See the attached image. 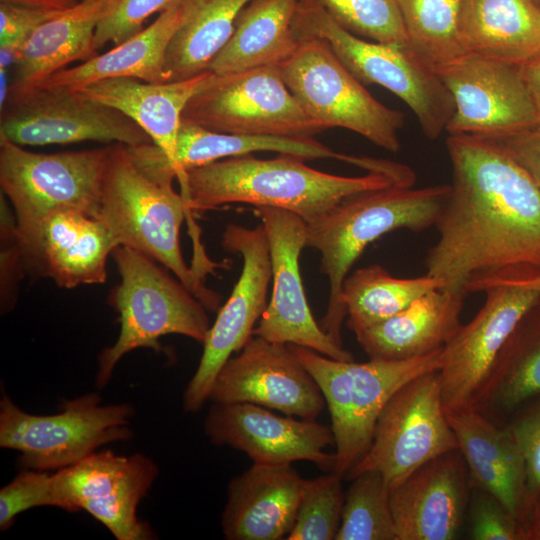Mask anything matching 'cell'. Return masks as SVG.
<instances>
[{
  "instance_id": "obj_1",
  "label": "cell",
  "mask_w": 540,
  "mask_h": 540,
  "mask_svg": "<svg viewBox=\"0 0 540 540\" xmlns=\"http://www.w3.org/2000/svg\"><path fill=\"white\" fill-rule=\"evenodd\" d=\"M450 193L435 222L426 274L466 296L476 279L540 271V191L498 143L449 134Z\"/></svg>"
},
{
  "instance_id": "obj_2",
  "label": "cell",
  "mask_w": 540,
  "mask_h": 540,
  "mask_svg": "<svg viewBox=\"0 0 540 540\" xmlns=\"http://www.w3.org/2000/svg\"><path fill=\"white\" fill-rule=\"evenodd\" d=\"M178 182L191 212L244 203L287 210L306 223L348 196L402 185L381 173L357 177L326 173L287 154L271 159L252 154L222 159L186 170Z\"/></svg>"
},
{
  "instance_id": "obj_3",
  "label": "cell",
  "mask_w": 540,
  "mask_h": 540,
  "mask_svg": "<svg viewBox=\"0 0 540 540\" xmlns=\"http://www.w3.org/2000/svg\"><path fill=\"white\" fill-rule=\"evenodd\" d=\"M450 184L414 189L391 185L344 198L307 223L306 247L321 254V269L330 295L321 328L343 346L341 327L346 317L342 285L364 249L384 234L408 229L420 232L435 225L450 193Z\"/></svg>"
},
{
  "instance_id": "obj_4",
  "label": "cell",
  "mask_w": 540,
  "mask_h": 540,
  "mask_svg": "<svg viewBox=\"0 0 540 540\" xmlns=\"http://www.w3.org/2000/svg\"><path fill=\"white\" fill-rule=\"evenodd\" d=\"M192 212L172 185L146 176L124 144L109 145L99 215L117 246L137 250L173 273L209 311H219L221 296L189 267L180 247L179 233Z\"/></svg>"
},
{
  "instance_id": "obj_5",
  "label": "cell",
  "mask_w": 540,
  "mask_h": 540,
  "mask_svg": "<svg viewBox=\"0 0 540 540\" xmlns=\"http://www.w3.org/2000/svg\"><path fill=\"white\" fill-rule=\"evenodd\" d=\"M121 280L110 303L119 313L116 342L98 356L96 385L104 387L120 359L138 348L161 351L159 339L184 335L203 343L210 329L205 306L163 265L127 246L111 253Z\"/></svg>"
},
{
  "instance_id": "obj_6",
  "label": "cell",
  "mask_w": 540,
  "mask_h": 540,
  "mask_svg": "<svg viewBox=\"0 0 540 540\" xmlns=\"http://www.w3.org/2000/svg\"><path fill=\"white\" fill-rule=\"evenodd\" d=\"M288 345L325 399L335 440L332 472L342 478L370 448L378 417L395 392L422 374L439 371L443 364V349L415 359L356 363Z\"/></svg>"
},
{
  "instance_id": "obj_7",
  "label": "cell",
  "mask_w": 540,
  "mask_h": 540,
  "mask_svg": "<svg viewBox=\"0 0 540 540\" xmlns=\"http://www.w3.org/2000/svg\"><path fill=\"white\" fill-rule=\"evenodd\" d=\"M296 38L325 40L344 66L365 85H380L405 102L423 134L438 138L455 109L450 91L436 71L410 48L368 41L340 26L318 0H298Z\"/></svg>"
},
{
  "instance_id": "obj_8",
  "label": "cell",
  "mask_w": 540,
  "mask_h": 540,
  "mask_svg": "<svg viewBox=\"0 0 540 540\" xmlns=\"http://www.w3.org/2000/svg\"><path fill=\"white\" fill-rule=\"evenodd\" d=\"M108 150L36 153L0 135L1 193L12 206L23 255L51 214L79 209L99 215Z\"/></svg>"
},
{
  "instance_id": "obj_9",
  "label": "cell",
  "mask_w": 540,
  "mask_h": 540,
  "mask_svg": "<svg viewBox=\"0 0 540 540\" xmlns=\"http://www.w3.org/2000/svg\"><path fill=\"white\" fill-rule=\"evenodd\" d=\"M134 408L127 403L102 405L96 393L64 401L61 411L35 415L2 393L0 446L20 453L23 469L60 470L78 463L108 443L132 437Z\"/></svg>"
},
{
  "instance_id": "obj_10",
  "label": "cell",
  "mask_w": 540,
  "mask_h": 540,
  "mask_svg": "<svg viewBox=\"0 0 540 540\" xmlns=\"http://www.w3.org/2000/svg\"><path fill=\"white\" fill-rule=\"evenodd\" d=\"M277 67L305 112L324 130L348 129L387 151L400 150L404 114L375 99L325 40L298 38L294 53Z\"/></svg>"
},
{
  "instance_id": "obj_11",
  "label": "cell",
  "mask_w": 540,
  "mask_h": 540,
  "mask_svg": "<svg viewBox=\"0 0 540 540\" xmlns=\"http://www.w3.org/2000/svg\"><path fill=\"white\" fill-rule=\"evenodd\" d=\"M182 118L231 134L309 138L324 131L305 112L277 66L213 73Z\"/></svg>"
},
{
  "instance_id": "obj_12",
  "label": "cell",
  "mask_w": 540,
  "mask_h": 540,
  "mask_svg": "<svg viewBox=\"0 0 540 540\" xmlns=\"http://www.w3.org/2000/svg\"><path fill=\"white\" fill-rule=\"evenodd\" d=\"M0 135L20 146L97 141L136 147L153 143L119 110L65 86L8 91L1 106Z\"/></svg>"
},
{
  "instance_id": "obj_13",
  "label": "cell",
  "mask_w": 540,
  "mask_h": 540,
  "mask_svg": "<svg viewBox=\"0 0 540 540\" xmlns=\"http://www.w3.org/2000/svg\"><path fill=\"white\" fill-rule=\"evenodd\" d=\"M457 449L438 371L428 372L389 399L378 417L370 448L345 478L378 471L391 490L426 462Z\"/></svg>"
},
{
  "instance_id": "obj_14",
  "label": "cell",
  "mask_w": 540,
  "mask_h": 540,
  "mask_svg": "<svg viewBox=\"0 0 540 540\" xmlns=\"http://www.w3.org/2000/svg\"><path fill=\"white\" fill-rule=\"evenodd\" d=\"M222 247L241 255L242 270L203 342L200 362L183 395V408L187 412L199 411L209 400L219 371L253 337L255 324L268 305L272 266L263 225L249 228L229 224L222 235Z\"/></svg>"
},
{
  "instance_id": "obj_15",
  "label": "cell",
  "mask_w": 540,
  "mask_h": 540,
  "mask_svg": "<svg viewBox=\"0 0 540 540\" xmlns=\"http://www.w3.org/2000/svg\"><path fill=\"white\" fill-rule=\"evenodd\" d=\"M435 71L454 100L449 134L497 138L537 126L520 65L467 52Z\"/></svg>"
},
{
  "instance_id": "obj_16",
  "label": "cell",
  "mask_w": 540,
  "mask_h": 540,
  "mask_svg": "<svg viewBox=\"0 0 540 540\" xmlns=\"http://www.w3.org/2000/svg\"><path fill=\"white\" fill-rule=\"evenodd\" d=\"M254 212L266 231L273 287L253 336L302 346L336 360H354L351 352L321 328L309 307L299 267L301 252L306 247V221L279 208L255 207Z\"/></svg>"
},
{
  "instance_id": "obj_17",
  "label": "cell",
  "mask_w": 540,
  "mask_h": 540,
  "mask_svg": "<svg viewBox=\"0 0 540 540\" xmlns=\"http://www.w3.org/2000/svg\"><path fill=\"white\" fill-rule=\"evenodd\" d=\"M158 475L155 462L140 453L94 452L54 474L60 508L84 510L118 540H147L154 533L137 517V507Z\"/></svg>"
},
{
  "instance_id": "obj_18",
  "label": "cell",
  "mask_w": 540,
  "mask_h": 540,
  "mask_svg": "<svg viewBox=\"0 0 540 540\" xmlns=\"http://www.w3.org/2000/svg\"><path fill=\"white\" fill-rule=\"evenodd\" d=\"M209 400L252 403L312 420L326 404L317 382L289 345L259 336L223 365Z\"/></svg>"
},
{
  "instance_id": "obj_19",
  "label": "cell",
  "mask_w": 540,
  "mask_h": 540,
  "mask_svg": "<svg viewBox=\"0 0 540 540\" xmlns=\"http://www.w3.org/2000/svg\"><path fill=\"white\" fill-rule=\"evenodd\" d=\"M204 432L217 446H230L256 464L282 465L306 460L332 472L335 456L324 449L335 444L331 427L316 419L280 416L252 403H213Z\"/></svg>"
},
{
  "instance_id": "obj_20",
  "label": "cell",
  "mask_w": 540,
  "mask_h": 540,
  "mask_svg": "<svg viewBox=\"0 0 540 540\" xmlns=\"http://www.w3.org/2000/svg\"><path fill=\"white\" fill-rule=\"evenodd\" d=\"M483 306L442 351L438 371L445 410L472 406L501 347L540 292L514 285L487 288Z\"/></svg>"
},
{
  "instance_id": "obj_21",
  "label": "cell",
  "mask_w": 540,
  "mask_h": 540,
  "mask_svg": "<svg viewBox=\"0 0 540 540\" xmlns=\"http://www.w3.org/2000/svg\"><path fill=\"white\" fill-rule=\"evenodd\" d=\"M472 491L459 449L426 462L390 490L397 540H453L458 537Z\"/></svg>"
},
{
  "instance_id": "obj_22",
  "label": "cell",
  "mask_w": 540,
  "mask_h": 540,
  "mask_svg": "<svg viewBox=\"0 0 540 540\" xmlns=\"http://www.w3.org/2000/svg\"><path fill=\"white\" fill-rule=\"evenodd\" d=\"M117 247L98 214L64 209L48 216L24 251L26 273L52 279L59 287L102 284L108 256Z\"/></svg>"
},
{
  "instance_id": "obj_23",
  "label": "cell",
  "mask_w": 540,
  "mask_h": 540,
  "mask_svg": "<svg viewBox=\"0 0 540 540\" xmlns=\"http://www.w3.org/2000/svg\"><path fill=\"white\" fill-rule=\"evenodd\" d=\"M306 479L291 464H256L234 477L221 517L228 540H278L293 528Z\"/></svg>"
},
{
  "instance_id": "obj_24",
  "label": "cell",
  "mask_w": 540,
  "mask_h": 540,
  "mask_svg": "<svg viewBox=\"0 0 540 540\" xmlns=\"http://www.w3.org/2000/svg\"><path fill=\"white\" fill-rule=\"evenodd\" d=\"M446 414L472 484L498 499L524 528L527 519L525 465L511 432L471 406L447 410Z\"/></svg>"
},
{
  "instance_id": "obj_25",
  "label": "cell",
  "mask_w": 540,
  "mask_h": 540,
  "mask_svg": "<svg viewBox=\"0 0 540 540\" xmlns=\"http://www.w3.org/2000/svg\"><path fill=\"white\" fill-rule=\"evenodd\" d=\"M464 299L442 289L433 290L399 313L354 334L369 359L420 358L443 349L457 333Z\"/></svg>"
},
{
  "instance_id": "obj_26",
  "label": "cell",
  "mask_w": 540,
  "mask_h": 540,
  "mask_svg": "<svg viewBox=\"0 0 540 540\" xmlns=\"http://www.w3.org/2000/svg\"><path fill=\"white\" fill-rule=\"evenodd\" d=\"M212 75L208 70L188 79L165 83L119 77L76 89L133 120L149 135L169 165L174 158L183 111Z\"/></svg>"
},
{
  "instance_id": "obj_27",
  "label": "cell",
  "mask_w": 540,
  "mask_h": 540,
  "mask_svg": "<svg viewBox=\"0 0 540 540\" xmlns=\"http://www.w3.org/2000/svg\"><path fill=\"white\" fill-rule=\"evenodd\" d=\"M106 10L102 0H81L38 27L13 61L15 78L8 91L37 86L72 62L96 56L95 32Z\"/></svg>"
},
{
  "instance_id": "obj_28",
  "label": "cell",
  "mask_w": 540,
  "mask_h": 540,
  "mask_svg": "<svg viewBox=\"0 0 540 540\" xmlns=\"http://www.w3.org/2000/svg\"><path fill=\"white\" fill-rule=\"evenodd\" d=\"M459 35L466 52L522 65L540 55L535 0H462Z\"/></svg>"
},
{
  "instance_id": "obj_29",
  "label": "cell",
  "mask_w": 540,
  "mask_h": 540,
  "mask_svg": "<svg viewBox=\"0 0 540 540\" xmlns=\"http://www.w3.org/2000/svg\"><path fill=\"white\" fill-rule=\"evenodd\" d=\"M540 395V299L509 335L472 403L500 425L519 407Z\"/></svg>"
},
{
  "instance_id": "obj_30",
  "label": "cell",
  "mask_w": 540,
  "mask_h": 540,
  "mask_svg": "<svg viewBox=\"0 0 540 540\" xmlns=\"http://www.w3.org/2000/svg\"><path fill=\"white\" fill-rule=\"evenodd\" d=\"M181 20L178 0L148 27L103 54L65 68L37 86L81 88L102 80L129 77L150 83L168 82L165 70L170 41Z\"/></svg>"
},
{
  "instance_id": "obj_31",
  "label": "cell",
  "mask_w": 540,
  "mask_h": 540,
  "mask_svg": "<svg viewBox=\"0 0 540 540\" xmlns=\"http://www.w3.org/2000/svg\"><path fill=\"white\" fill-rule=\"evenodd\" d=\"M297 4L298 0H251L208 70L226 74L284 62L298 45L293 30Z\"/></svg>"
},
{
  "instance_id": "obj_32",
  "label": "cell",
  "mask_w": 540,
  "mask_h": 540,
  "mask_svg": "<svg viewBox=\"0 0 540 540\" xmlns=\"http://www.w3.org/2000/svg\"><path fill=\"white\" fill-rule=\"evenodd\" d=\"M259 151L292 155L303 160L337 159L357 167H361L363 161V157L338 153L314 137L222 133L182 118L174 158L168 168L178 180L188 169Z\"/></svg>"
},
{
  "instance_id": "obj_33",
  "label": "cell",
  "mask_w": 540,
  "mask_h": 540,
  "mask_svg": "<svg viewBox=\"0 0 540 540\" xmlns=\"http://www.w3.org/2000/svg\"><path fill=\"white\" fill-rule=\"evenodd\" d=\"M251 0H178L180 24L166 54L168 82L208 71L231 37L240 11Z\"/></svg>"
},
{
  "instance_id": "obj_34",
  "label": "cell",
  "mask_w": 540,
  "mask_h": 540,
  "mask_svg": "<svg viewBox=\"0 0 540 540\" xmlns=\"http://www.w3.org/2000/svg\"><path fill=\"white\" fill-rule=\"evenodd\" d=\"M443 288V282L425 274L393 277L378 264L355 270L342 285L341 302L347 327L355 332L375 325L407 308L424 294Z\"/></svg>"
},
{
  "instance_id": "obj_35",
  "label": "cell",
  "mask_w": 540,
  "mask_h": 540,
  "mask_svg": "<svg viewBox=\"0 0 540 540\" xmlns=\"http://www.w3.org/2000/svg\"><path fill=\"white\" fill-rule=\"evenodd\" d=\"M410 49L435 68L467 53L459 35L462 0H396Z\"/></svg>"
},
{
  "instance_id": "obj_36",
  "label": "cell",
  "mask_w": 540,
  "mask_h": 540,
  "mask_svg": "<svg viewBox=\"0 0 540 540\" xmlns=\"http://www.w3.org/2000/svg\"><path fill=\"white\" fill-rule=\"evenodd\" d=\"M335 540H397L390 487L378 471L350 479Z\"/></svg>"
},
{
  "instance_id": "obj_37",
  "label": "cell",
  "mask_w": 540,
  "mask_h": 540,
  "mask_svg": "<svg viewBox=\"0 0 540 540\" xmlns=\"http://www.w3.org/2000/svg\"><path fill=\"white\" fill-rule=\"evenodd\" d=\"M342 480L334 472L306 479L296 519L287 540L335 539L345 500Z\"/></svg>"
},
{
  "instance_id": "obj_38",
  "label": "cell",
  "mask_w": 540,
  "mask_h": 540,
  "mask_svg": "<svg viewBox=\"0 0 540 540\" xmlns=\"http://www.w3.org/2000/svg\"><path fill=\"white\" fill-rule=\"evenodd\" d=\"M344 29L370 41L409 47L396 0H318Z\"/></svg>"
},
{
  "instance_id": "obj_39",
  "label": "cell",
  "mask_w": 540,
  "mask_h": 540,
  "mask_svg": "<svg viewBox=\"0 0 540 540\" xmlns=\"http://www.w3.org/2000/svg\"><path fill=\"white\" fill-rule=\"evenodd\" d=\"M40 506L60 508L54 474L25 469L0 490V529H9L17 515Z\"/></svg>"
},
{
  "instance_id": "obj_40",
  "label": "cell",
  "mask_w": 540,
  "mask_h": 540,
  "mask_svg": "<svg viewBox=\"0 0 540 540\" xmlns=\"http://www.w3.org/2000/svg\"><path fill=\"white\" fill-rule=\"evenodd\" d=\"M504 426L515 438L523 455L528 518L540 494V395L519 407Z\"/></svg>"
},
{
  "instance_id": "obj_41",
  "label": "cell",
  "mask_w": 540,
  "mask_h": 540,
  "mask_svg": "<svg viewBox=\"0 0 540 540\" xmlns=\"http://www.w3.org/2000/svg\"><path fill=\"white\" fill-rule=\"evenodd\" d=\"M467 515L470 539L525 540L522 524L498 499L473 484Z\"/></svg>"
},
{
  "instance_id": "obj_42",
  "label": "cell",
  "mask_w": 540,
  "mask_h": 540,
  "mask_svg": "<svg viewBox=\"0 0 540 540\" xmlns=\"http://www.w3.org/2000/svg\"><path fill=\"white\" fill-rule=\"evenodd\" d=\"M175 1L177 0H117L108 5L96 28V49L107 43L117 45L137 34L149 17L162 12Z\"/></svg>"
},
{
  "instance_id": "obj_43",
  "label": "cell",
  "mask_w": 540,
  "mask_h": 540,
  "mask_svg": "<svg viewBox=\"0 0 540 540\" xmlns=\"http://www.w3.org/2000/svg\"><path fill=\"white\" fill-rule=\"evenodd\" d=\"M1 310L9 312L17 300L18 283L26 273L23 249L13 210L1 193Z\"/></svg>"
},
{
  "instance_id": "obj_44",
  "label": "cell",
  "mask_w": 540,
  "mask_h": 540,
  "mask_svg": "<svg viewBox=\"0 0 540 540\" xmlns=\"http://www.w3.org/2000/svg\"><path fill=\"white\" fill-rule=\"evenodd\" d=\"M64 11L35 9L0 2V64L7 66L9 61H14L35 30Z\"/></svg>"
},
{
  "instance_id": "obj_45",
  "label": "cell",
  "mask_w": 540,
  "mask_h": 540,
  "mask_svg": "<svg viewBox=\"0 0 540 540\" xmlns=\"http://www.w3.org/2000/svg\"><path fill=\"white\" fill-rule=\"evenodd\" d=\"M487 139L501 145L529 173L540 191V126Z\"/></svg>"
},
{
  "instance_id": "obj_46",
  "label": "cell",
  "mask_w": 540,
  "mask_h": 540,
  "mask_svg": "<svg viewBox=\"0 0 540 540\" xmlns=\"http://www.w3.org/2000/svg\"><path fill=\"white\" fill-rule=\"evenodd\" d=\"M497 285H514L540 292V271L476 280L467 285L466 294L478 291L484 292L487 288Z\"/></svg>"
},
{
  "instance_id": "obj_47",
  "label": "cell",
  "mask_w": 540,
  "mask_h": 540,
  "mask_svg": "<svg viewBox=\"0 0 540 540\" xmlns=\"http://www.w3.org/2000/svg\"><path fill=\"white\" fill-rule=\"evenodd\" d=\"M536 110L537 126H540V55L520 65Z\"/></svg>"
},
{
  "instance_id": "obj_48",
  "label": "cell",
  "mask_w": 540,
  "mask_h": 540,
  "mask_svg": "<svg viewBox=\"0 0 540 540\" xmlns=\"http://www.w3.org/2000/svg\"><path fill=\"white\" fill-rule=\"evenodd\" d=\"M0 2L14 5L47 10H67L74 6L78 0H0Z\"/></svg>"
},
{
  "instance_id": "obj_49",
  "label": "cell",
  "mask_w": 540,
  "mask_h": 540,
  "mask_svg": "<svg viewBox=\"0 0 540 540\" xmlns=\"http://www.w3.org/2000/svg\"><path fill=\"white\" fill-rule=\"evenodd\" d=\"M524 530L526 540H540V494L530 510Z\"/></svg>"
},
{
  "instance_id": "obj_50",
  "label": "cell",
  "mask_w": 540,
  "mask_h": 540,
  "mask_svg": "<svg viewBox=\"0 0 540 540\" xmlns=\"http://www.w3.org/2000/svg\"><path fill=\"white\" fill-rule=\"evenodd\" d=\"M102 1H103L104 3H106L107 6H108V5H111V4L115 3L117 0H102Z\"/></svg>"
},
{
  "instance_id": "obj_51",
  "label": "cell",
  "mask_w": 540,
  "mask_h": 540,
  "mask_svg": "<svg viewBox=\"0 0 540 540\" xmlns=\"http://www.w3.org/2000/svg\"><path fill=\"white\" fill-rule=\"evenodd\" d=\"M537 2V4L540 6V0H535Z\"/></svg>"
},
{
  "instance_id": "obj_52",
  "label": "cell",
  "mask_w": 540,
  "mask_h": 540,
  "mask_svg": "<svg viewBox=\"0 0 540 540\" xmlns=\"http://www.w3.org/2000/svg\"><path fill=\"white\" fill-rule=\"evenodd\" d=\"M79 1H81V0H79Z\"/></svg>"
},
{
  "instance_id": "obj_53",
  "label": "cell",
  "mask_w": 540,
  "mask_h": 540,
  "mask_svg": "<svg viewBox=\"0 0 540 540\" xmlns=\"http://www.w3.org/2000/svg\"><path fill=\"white\" fill-rule=\"evenodd\" d=\"M79 1V0H78Z\"/></svg>"
}]
</instances>
